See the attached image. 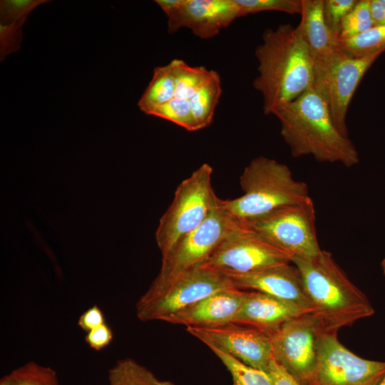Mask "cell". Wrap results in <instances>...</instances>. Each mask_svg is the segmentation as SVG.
<instances>
[{"label":"cell","mask_w":385,"mask_h":385,"mask_svg":"<svg viewBox=\"0 0 385 385\" xmlns=\"http://www.w3.org/2000/svg\"><path fill=\"white\" fill-rule=\"evenodd\" d=\"M221 93L220 77L215 71L210 80L189 100L195 130L211 124Z\"/></svg>","instance_id":"cell-20"},{"label":"cell","mask_w":385,"mask_h":385,"mask_svg":"<svg viewBox=\"0 0 385 385\" xmlns=\"http://www.w3.org/2000/svg\"><path fill=\"white\" fill-rule=\"evenodd\" d=\"M227 277L237 289L267 294L292 302L311 312H314L300 273L292 262L247 274Z\"/></svg>","instance_id":"cell-15"},{"label":"cell","mask_w":385,"mask_h":385,"mask_svg":"<svg viewBox=\"0 0 385 385\" xmlns=\"http://www.w3.org/2000/svg\"><path fill=\"white\" fill-rule=\"evenodd\" d=\"M205 344H212L240 361L267 371L273 360L271 335L235 323L212 327H186Z\"/></svg>","instance_id":"cell-13"},{"label":"cell","mask_w":385,"mask_h":385,"mask_svg":"<svg viewBox=\"0 0 385 385\" xmlns=\"http://www.w3.org/2000/svg\"><path fill=\"white\" fill-rule=\"evenodd\" d=\"M272 114L279 120L281 135L294 158L310 155L347 168L359 163L354 145L337 130L325 102L313 88L277 107Z\"/></svg>","instance_id":"cell-2"},{"label":"cell","mask_w":385,"mask_h":385,"mask_svg":"<svg viewBox=\"0 0 385 385\" xmlns=\"http://www.w3.org/2000/svg\"><path fill=\"white\" fill-rule=\"evenodd\" d=\"M247 291L232 288L215 292L172 314L164 322L186 327H212L233 323Z\"/></svg>","instance_id":"cell-16"},{"label":"cell","mask_w":385,"mask_h":385,"mask_svg":"<svg viewBox=\"0 0 385 385\" xmlns=\"http://www.w3.org/2000/svg\"><path fill=\"white\" fill-rule=\"evenodd\" d=\"M337 333L322 334L309 385H378L385 376V361L356 356L339 341Z\"/></svg>","instance_id":"cell-12"},{"label":"cell","mask_w":385,"mask_h":385,"mask_svg":"<svg viewBox=\"0 0 385 385\" xmlns=\"http://www.w3.org/2000/svg\"><path fill=\"white\" fill-rule=\"evenodd\" d=\"M46 0H1L0 1V24L6 25L22 19Z\"/></svg>","instance_id":"cell-29"},{"label":"cell","mask_w":385,"mask_h":385,"mask_svg":"<svg viewBox=\"0 0 385 385\" xmlns=\"http://www.w3.org/2000/svg\"><path fill=\"white\" fill-rule=\"evenodd\" d=\"M113 337L112 330L105 323L87 332L85 339L91 349L100 351L111 342Z\"/></svg>","instance_id":"cell-32"},{"label":"cell","mask_w":385,"mask_h":385,"mask_svg":"<svg viewBox=\"0 0 385 385\" xmlns=\"http://www.w3.org/2000/svg\"><path fill=\"white\" fill-rule=\"evenodd\" d=\"M109 385H175L158 379L151 371L131 358L118 360L108 371Z\"/></svg>","instance_id":"cell-21"},{"label":"cell","mask_w":385,"mask_h":385,"mask_svg":"<svg viewBox=\"0 0 385 385\" xmlns=\"http://www.w3.org/2000/svg\"><path fill=\"white\" fill-rule=\"evenodd\" d=\"M230 372L232 385H274L268 372L245 364L212 344H205Z\"/></svg>","instance_id":"cell-23"},{"label":"cell","mask_w":385,"mask_h":385,"mask_svg":"<svg viewBox=\"0 0 385 385\" xmlns=\"http://www.w3.org/2000/svg\"><path fill=\"white\" fill-rule=\"evenodd\" d=\"M325 329L313 312L283 324L271 334L274 360L299 385H309L317 366L319 343Z\"/></svg>","instance_id":"cell-10"},{"label":"cell","mask_w":385,"mask_h":385,"mask_svg":"<svg viewBox=\"0 0 385 385\" xmlns=\"http://www.w3.org/2000/svg\"><path fill=\"white\" fill-rule=\"evenodd\" d=\"M255 55L258 75L253 86L262 96L265 114L312 88L315 60L297 27L286 24L266 29Z\"/></svg>","instance_id":"cell-1"},{"label":"cell","mask_w":385,"mask_h":385,"mask_svg":"<svg viewBox=\"0 0 385 385\" xmlns=\"http://www.w3.org/2000/svg\"><path fill=\"white\" fill-rule=\"evenodd\" d=\"M381 269H382V272L385 275V257L382 260V262H381Z\"/></svg>","instance_id":"cell-38"},{"label":"cell","mask_w":385,"mask_h":385,"mask_svg":"<svg viewBox=\"0 0 385 385\" xmlns=\"http://www.w3.org/2000/svg\"><path fill=\"white\" fill-rule=\"evenodd\" d=\"M301 19L297 26L315 61L326 58L342 49L327 25L324 0H301Z\"/></svg>","instance_id":"cell-18"},{"label":"cell","mask_w":385,"mask_h":385,"mask_svg":"<svg viewBox=\"0 0 385 385\" xmlns=\"http://www.w3.org/2000/svg\"><path fill=\"white\" fill-rule=\"evenodd\" d=\"M212 167L203 163L177 187L156 231L162 255L181 237L198 227L217 206L219 197L212 187Z\"/></svg>","instance_id":"cell-6"},{"label":"cell","mask_w":385,"mask_h":385,"mask_svg":"<svg viewBox=\"0 0 385 385\" xmlns=\"http://www.w3.org/2000/svg\"><path fill=\"white\" fill-rule=\"evenodd\" d=\"M242 16V10L235 0H185L176 11L168 16V31L173 34L187 28L196 36L208 39Z\"/></svg>","instance_id":"cell-14"},{"label":"cell","mask_w":385,"mask_h":385,"mask_svg":"<svg viewBox=\"0 0 385 385\" xmlns=\"http://www.w3.org/2000/svg\"><path fill=\"white\" fill-rule=\"evenodd\" d=\"M292 262V257L245 224L227 237L200 266L226 276Z\"/></svg>","instance_id":"cell-11"},{"label":"cell","mask_w":385,"mask_h":385,"mask_svg":"<svg viewBox=\"0 0 385 385\" xmlns=\"http://www.w3.org/2000/svg\"><path fill=\"white\" fill-rule=\"evenodd\" d=\"M340 47L354 57H362L385 51V26H374L358 36L339 39Z\"/></svg>","instance_id":"cell-24"},{"label":"cell","mask_w":385,"mask_h":385,"mask_svg":"<svg viewBox=\"0 0 385 385\" xmlns=\"http://www.w3.org/2000/svg\"><path fill=\"white\" fill-rule=\"evenodd\" d=\"M297 267L313 313L329 332H337L374 309L365 294L347 277L330 252L322 250L309 258H292Z\"/></svg>","instance_id":"cell-3"},{"label":"cell","mask_w":385,"mask_h":385,"mask_svg":"<svg viewBox=\"0 0 385 385\" xmlns=\"http://www.w3.org/2000/svg\"><path fill=\"white\" fill-rule=\"evenodd\" d=\"M236 288L226 275L199 266L178 277L161 290L143 294L136 303L140 321H165L172 314L218 291Z\"/></svg>","instance_id":"cell-8"},{"label":"cell","mask_w":385,"mask_h":385,"mask_svg":"<svg viewBox=\"0 0 385 385\" xmlns=\"http://www.w3.org/2000/svg\"><path fill=\"white\" fill-rule=\"evenodd\" d=\"M315 208L311 197L277 209L244 223L292 258H309L322 250L315 225Z\"/></svg>","instance_id":"cell-9"},{"label":"cell","mask_w":385,"mask_h":385,"mask_svg":"<svg viewBox=\"0 0 385 385\" xmlns=\"http://www.w3.org/2000/svg\"><path fill=\"white\" fill-rule=\"evenodd\" d=\"M240 183L243 195L221 199L220 204L242 223L310 197L307 185L296 180L287 165L264 156L254 158L245 168Z\"/></svg>","instance_id":"cell-4"},{"label":"cell","mask_w":385,"mask_h":385,"mask_svg":"<svg viewBox=\"0 0 385 385\" xmlns=\"http://www.w3.org/2000/svg\"><path fill=\"white\" fill-rule=\"evenodd\" d=\"M26 19L14 21L9 24H0V59L20 49L23 38L22 27Z\"/></svg>","instance_id":"cell-31"},{"label":"cell","mask_w":385,"mask_h":385,"mask_svg":"<svg viewBox=\"0 0 385 385\" xmlns=\"http://www.w3.org/2000/svg\"><path fill=\"white\" fill-rule=\"evenodd\" d=\"M371 11L375 26H385V0H371Z\"/></svg>","instance_id":"cell-35"},{"label":"cell","mask_w":385,"mask_h":385,"mask_svg":"<svg viewBox=\"0 0 385 385\" xmlns=\"http://www.w3.org/2000/svg\"><path fill=\"white\" fill-rule=\"evenodd\" d=\"M378 385H385V376H384V378L381 379V381L379 383Z\"/></svg>","instance_id":"cell-39"},{"label":"cell","mask_w":385,"mask_h":385,"mask_svg":"<svg viewBox=\"0 0 385 385\" xmlns=\"http://www.w3.org/2000/svg\"><path fill=\"white\" fill-rule=\"evenodd\" d=\"M307 312H311L292 302L262 292L247 291L233 323L271 334L286 322Z\"/></svg>","instance_id":"cell-17"},{"label":"cell","mask_w":385,"mask_h":385,"mask_svg":"<svg viewBox=\"0 0 385 385\" xmlns=\"http://www.w3.org/2000/svg\"><path fill=\"white\" fill-rule=\"evenodd\" d=\"M220 200L198 227L181 237L162 255L160 272L146 294L161 290L180 275L202 265L227 237L244 226L222 207Z\"/></svg>","instance_id":"cell-5"},{"label":"cell","mask_w":385,"mask_h":385,"mask_svg":"<svg viewBox=\"0 0 385 385\" xmlns=\"http://www.w3.org/2000/svg\"><path fill=\"white\" fill-rule=\"evenodd\" d=\"M175 78V98L190 100L213 75L215 71L204 66H192L180 59L171 61Z\"/></svg>","instance_id":"cell-22"},{"label":"cell","mask_w":385,"mask_h":385,"mask_svg":"<svg viewBox=\"0 0 385 385\" xmlns=\"http://www.w3.org/2000/svg\"><path fill=\"white\" fill-rule=\"evenodd\" d=\"M175 78L173 63L155 67L153 77L140 97L138 106L148 114L154 108L175 98Z\"/></svg>","instance_id":"cell-19"},{"label":"cell","mask_w":385,"mask_h":385,"mask_svg":"<svg viewBox=\"0 0 385 385\" xmlns=\"http://www.w3.org/2000/svg\"><path fill=\"white\" fill-rule=\"evenodd\" d=\"M103 324H105L104 315L97 305H93L85 311L78 321V325L86 332Z\"/></svg>","instance_id":"cell-33"},{"label":"cell","mask_w":385,"mask_h":385,"mask_svg":"<svg viewBox=\"0 0 385 385\" xmlns=\"http://www.w3.org/2000/svg\"><path fill=\"white\" fill-rule=\"evenodd\" d=\"M374 26L371 0H359L343 20L338 40L358 36Z\"/></svg>","instance_id":"cell-25"},{"label":"cell","mask_w":385,"mask_h":385,"mask_svg":"<svg viewBox=\"0 0 385 385\" xmlns=\"http://www.w3.org/2000/svg\"><path fill=\"white\" fill-rule=\"evenodd\" d=\"M155 1L168 17L176 11L183 4L185 0H156Z\"/></svg>","instance_id":"cell-36"},{"label":"cell","mask_w":385,"mask_h":385,"mask_svg":"<svg viewBox=\"0 0 385 385\" xmlns=\"http://www.w3.org/2000/svg\"><path fill=\"white\" fill-rule=\"evenodd\" d=\"M148 115L169 120L188 131H195V124L188 100L176 98L152 109Z\"/></svg>","instance_id":"cell-26"},{"label":"cell","mask_w":385,"mask_h":385,"mask_svg":"<svg viewBox=\"0 0 385 385\" xmlns=\"http://www.w3.org/2000/svg\"><path fill=\"white\" fill-rule=\"evenodd\" d=\"M10 374L16 385H60L53 369L34 361L24 364Z\"/></svg>","instance_id":"cell-27"},{"label":"cell","mask_w":385,"mask_h":385,"mask_svg":"<svg viewBox=\"0 0 385 385\" xmlns=\"http://www.w3.org/2000/svg\"><path fill=\"white\" fill-rule=\"evenodd\" d=\"M384 51L354 57L342 48L315 61L312 88L325 102L337 130L349 137L346 117L350 102L362 78Z\"/></svg>","instance_id":"cell-7"},{"label":"cell","mask_w":385,"mask_h":385,"mask_svg":"<svg viewBox=\"0 0 385 385\" xmlns=\"http://www.w3.org/2000/svg\"><path fill=\"white\" fill-rule=\"evenodd\" d=\"M267 372L270 375L274 385H299L274 359Z\"/></svg>","instance_id":"cell-34"},{"label":"cell","mask_w":385,"mask_h":385,"mask_svg":"<svg viewBox=\"0 0 385 385\" xmlns=\"http://www.w3.org/2000/svg\"><path fill=\"white\" fill-rule=\"evenodd\" d=\"M243 16L262 11H280L291 15L300 14L301 0H235Z\"/></svg>","instance_id":"cell-28"},{"label":"cell","mask_w":385,"mask_h":385,"mask_svg":"<svg viewBox=\"0 0 385 385\" xmlns=\"http://www.w3.org/2000/svg\"><path fill=\"white\" fill-rule=\"evenodd\" d=\"M0 385H16L10 374L5 375L0 380Z\"/></svg>","instance_id":"cell-37"},{"label":"cell","mask_w":385,"mask_h":385,"mask_svg":"<svg viewBox=\"0 0 385 385\" xmlns=\"http://www.w3.org/2000/svg\"><path fill=\"white\" fill-rule=\"evenodd\" d=\"M357 1V0H324L323 11L325 21L337 39L343 20Z\"/></svg>","instance_id":"cell-30"}]
</instances>
